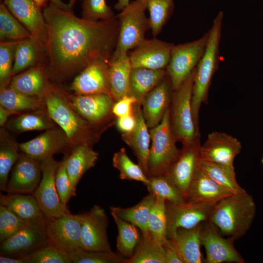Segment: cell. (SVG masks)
I'll use <instances>...</instances> for the list:
<instances>
[{"label": "cell", "instance_id": "277c9868", "mask_svg": "<svg viewBox=\"0 0 263 263\" xmlns=\"http://www.w3.org/2000/svg\"><path fill=\"white\" fill-rule=\"evenodd\" d=\"M223 17L224 13L221 11L214 19L212 27L208 31L206 50L195 69L191 108L194 121L198 129L200 107L207 100L212 76L218 66Z\"/></svg>", "mask_w": 263, "mask_h": 263}, {"label": "cell", "instance_id": "bcb514c9", "mask_svg": "<svg viewBox=\"0 0 263 263\" xmlns=\"http://www.w3.org/2000/svg\"><path fill=\"white\" fill-rule=\"evenodd\" d=\"M19 257L23 259L24 263H72L67 252L49 244Z\"/></svg>", "mask_w": 263, "mask_h": 263}, {"label": "cell", "instance_id": "f546056e", "mask_svg": "<svg viewBox=\"0 0 263 263\" xmlns=\"http://www.w3.org/2000/svg\"><path fill=\"white\" fill-rule=\"evenodd\" d=\"M0 204L29 223L45 217L34 195L20 193L0 194Z\"/></svg>", "mask_w": 263, "mask_h": 263}, {"label": "cell", "instance_id": "4fadbf2b", "mask_svg": "<svg viewBox=\"0 0 263 263\" xmlns=\"http://www.w3.org/2000/svg\"><path fill=\"white\" fill-rule=\"evenodd\" d=\"M46 216L42 220L31 223L15 235L0 243L2 255H22L48 244L46 231Z\"/></svg>", "mask_w": 263, "mask_h": 263}, {"label": "cell", "instance_id": "f907efd6", "mask_svg": "<svg viewBox=\"0 0 263 263\" xmlns=\"http://www.w3.org/2000/svg\"><path fill=\"white\" fill-rule=\"evenodd\" d=\"M66 160L67 157L60 162L55 177L56 187L59 199L66 206L70 198L76 195V188L71 185L68 174Z\"/></svg>", "mask_w": 263, "mask_h": 263}, {"label": "cell", "instance_id": "f6af8a7d", "mask_svg": "<svg viewBox=\"0 0 263 263\" xmlns=\"http://www.w3.org/2000/svg\"><path fill=\"white\" fill-rule=\"evenodd\" d=\"M67 253L74 263H127L128 259L118 252L87 251L80 247Z\"/></svg>", "mask_w": 263, "mask_h": 263}, {"label": "cell", "instance_id": "30bf717a", "mask_svg": "<svg viewBox=\"0 0 263 263\" xmlns=\"http://www.w3.org/2000/svg\"><path fill=\"white\" fill-rule=\"evenodd\" d=\"M82 214L68 212L56 218H46V231L48 244L68 252L82 248Z\"/></svg>", "mask_w": 263, "mask_h": 263}, {"label": "cell", "instance_id": "d6986e66", "mask_svg": "<svg viewBox=\"0 0 263 263\" xmlns=\"http://www.w3.org/2000/svg\"><path fill=\"white\" fill-rule=\"evenodd\" d=\"M174 44L156 38L145 39L129 56L132 67L166 69Z\"/></svg>", "mask_w": 263, "mask_h": 263}, {"label": "cell", "instance_id": "681fc988", "mask_svg": "<svg viewBox=\"0 0 263 263\" xmlns=\"http://www.w3.org/2000/svg\"><path fill=\"white\" fill-rule=\"evenodd\" d=\"M82 18L91 21L107 20L115 17L106 0H83Z\"/></svg>", "mask_w": 263, "mask_h": 263}, {"label": "cell", "instance_id": "74e56055", "mask_svg": "<svg viewBox=\"0 0 263 263\" xmlns=\"http://www.w3.org/2000/svg\"><path fill=\"white\" fill-rule=\"evenodd\" d=\"M54 121L42 112L21 114L9 120L8 129L15 133L34 130H46L54 127Z\"/></svg>", "mask_w": 263, "mask_h": 263}, {"label": "cell", "instance_id": "7c38bea8", "mask_svg": "<svg viewBox=\"0 0 263 263\" xmlns=\"http://www.w3.org/2000/svg\"><path fill=\"white\" fill-rule=\"evenodd\" d=\"M234 239L224 238L219 229L209 221L202 224L201 244L205 248L208 263H244V260L234 245Z\"/></svg>", "mask_w": 263, "mask_h": 263}, {"label": "cell", "instance_id": "9f6ffc18", "mask_svg": "<svg viewBox=\"0 0 263 263\" xmlns=\"http://www.w3.org/2000/svg\"><path fill=\"white\" fill-rule=\"evenodd\" d=\"M0 263H24V260L21 257L10 258L5 255L0 256Z\"/></svg>", "mask_w": 263, "mask_h": 263}, {"label": "cell", "instance_id": "4316f807", "mask_svg": "<svg viewBox=\"0 0 263 263\" xmlns=\"http://www.w3.org/2000/svg\"><path fill=\"white\" fill-rule=\"evenodd\" d=\"M132 67L128 53L111 57L109 62V78L111 94L115 101L130 94Z\"/></svg>", "mask_w": 263, "mask_h": 263}, {"label": "cell", "instance_id": "9a60e30c", "mask_svg": "<svg viewBox=\"0 0 263 263\" xmlns=\"http://www.w3.org/2000/svg\"><path fill=\"white\" fill-rule=\"evenodd\" d=\"M3 2L11 14L45 51L47 31L41 8L33 0H4Z\"/></svg>", "mask_w": 263, "mask_h": 263}, {"label": "cell", "instance_id": "603a6c76", "mask_svg": "<svg viewBox=\"0 0 263 263\" xmlns=\"http://www.w3.org/2000/svg\"><path fill=\"white\" fill-rule=\"evenodd\" d=\"M69 100L78 113L95 126L103 122L112 113L115 102L113 97L106 94L71 96Z\"/></svg>", "mask_w": 263, "mask_h": 263}, {"label": "cell", "instance_id": "44dd1931", "mask_svg": "<svg viewBox=\"0 0 263 263\" xmlns=\"http://www.w3.org/2000/svg\"><path fill=\"white\" fill-rule=\"evenodd\" d=\"M109 62L104 59L95 60L80 72L72 83L71 89L75 94H106L112 96Z\"/></svg>", "mask_w": 263, "mask_h": 263}, {"label": "cell", "instance_id": "11a10c76", "mask_svg": "<svg viewBox=\"0 0 263 263\" xmlns=\"http://www.w3.org/2000/svg\"><path fill=\"white\" fill-rule=\"evenodd\" d=\"M51 4L58 8L69 12H73V6L76 0H70L68 3H65L61 0H48Z\"/></svg>", "mask_w": 263, "mask_h": 263}, {"label": "cell", "instance_id": "6125c7cd", "mask_svg": "<svg viewBox=\"0 0 263 263\" xmlns=\"http://www.w3.org/2000/svg\"></svg>", "mask_w": 263, "mask_h": 263}, {"label": "cell", "instance_id": "4dcf8cb0", "mask_svg": "<svg viewBox=\"0 0 263 263\" xmlns=\"http://www.w3.org/2000/svg\"><path fill=\"white\" fill-rule=\"evenodd\" d=\"M166 69L152 70L132 67L129 95L134 96L141 105L145 96L166 75Z\"/></svg>", "mask_w": 263, "mask_h": 263}, {"label": "cell", "instance_id": "cb8c5ba5", "mask_svg": "<svg viewBox=\"0 0 263 263\" xmlns=\"http://www.w3.org/2000/svg\"><path fill=\"white\" fill-rule=\"evenodd\" d=\"M132 110L136 121L135 127L132 132L122 133L121 137L123 141L132 150L137 158L138 164L148 177L150 132L143 116L141 105L138 102L135 103Z\"/></svg>", "mask_w": 263, "mask_h": 263}, {"label": "cell", "instance_id": "816d5d0a", "mask_svg": "<svg viewBox=\"0 0 263 263\" xmlns=\"http://www.w3.org/2000/svg\"><path fill=\"white\" fill-rule=\"evenodd\" d=\"M137 102V100L134 96H125L115 101L112 108V113L117 117L131 114L133 112V105Z\"/></svg>", "mask_w": 263, "mask_h": 263}, {"label": "cell", "instance_id": "2e32d148", "mask_svg": "<svg viewBox=\"0 0 263 263\" xmlns=\"http://www.w3.org/2000/svg\"><path fill=\"white\" fill-rule=\"evenodd\" d=\"M180 154L166 176L179 189L185 199L190 183L199 168L201 160L200 139L182 145Z\"/></svg>", "mask_w": 263, "mask_h": 263}, {"label": "cell", "instance_id": "1f68e13d", "mask_svg": "<svg viewBox=\"0 0 263 263\" xmlns=\"http://www.w3.org/2000/svg\"><path fill=\"white\" fill-rule=\"evenodd\" d=\"M155 197L151 193L145 196L134 206L122 208L111 206V213H113L121 219L136 226L142 235L149 232L148 218L151 208L155 202Z\"/></svg>", "mask_w": 263, "mask_h": 263}, {"label": "cell", "instance_id": "c3c4849f", "mask_svg": "<svg viewBox=\"0 0 263 263\" xmlns=\"http://www.w3.org/2000/svg\"><path fill=\"white\" fill-rule=\"evenodd\" d=\"M29 224L5 206L0 205V243L26 227Z\"/></svg>", "mask_w": 263, "mask_h": 263}, {"label": "cell", "instance_id": "d590c367", "mask_svg": "<svg viewBox=\"0 0 263 263\" xmlns=\"http://www.w3.org/2000/svg\"><path fill=\"white\" fill-rule=\"evenodd\" d=\"M0 189L6 191L9 173L19 154V144L3 129L0 130Z\"/></svg>", "mask_w": 263, "mask_h": 263}, {"label": "cell", "instance_id": "836d02e7", "mask_svg": "<svg viewBox=\"0 0 263 263\" xmlns=\"http://www.w3.org/2000/svg\"><path fill=\"white\" fill-rule=\"evenodd\" d=\"M127 263H166L163 243L149 231L142 235L133 255Z\"/></svg>", "mask_w": 263, "mask_h": 263}, {"label": "cell", "instance_id": "8fae6325", "mask_svg": "<svg viewBox=\"0 0 263 263\" xmlns=\"http://www.w3.org/2000/svg\"><path fill=\"white\" fill-rule=\"evenodd\" d=\"M214 206L200 202L175 204L166 201L168 238L179 228H191L208 221Z\"/></svg>", "mask_w": 263, "mask_h": 263}, {"label": "cell", "instance_id": "6f0895ef", "mask_svg": "<svg viewBox=\"0 0 263 263\" xmlns=\"http://www.w3.org/2000/svg\"><path fill=\"white\" fill-rule=\"evenodd\" d=\"M14 113L9 111L0 106V126H3L6 123L8 117Z\"/></svg>", "mask_w": 263, "mask_h": 263}, {"label": "cell", "instance_id": "9c48e42d", "mask_svg": "<svg viewBox=\"0 0 263 263\" xmlns=\"http://www.w3.org/2000/svg\"><path fill=\"white\" fill-rule=\"evenodd\" d=\"M60 162L53 157L40 161L42 172L40 183L34 196L47 217L56 218L69 212L59 198L55 183V177Z\"/></svg>", "mask_w": 263, "mask_h": 263}, {"label": "cell", "instance_id": "f5cc1de1", "mask_svg": "<svg viewBox=\"0 0 263 263\" xmlns=\"http://www.w3.org/2000/svg\"><path fill=\"white\" fill-rule=\"evenodd\" d=\"M163 246L166 263H183V262L170 239L168 238Z\"/></svg>", "mask_w": 263, "mask_h": 263}, {"label": "cell", "instance_id": "83f0119b", "mask_svg": "<svg viewBox=\"0 0 263 263\" xmlns=\"http://www.w3.org/2000/svg\"><path fill=\"white\" fill-rule=\"evenodd\" d=\"M98 155L89 145L80 144L72 148L71 154L67 157L66 166L71 184L74 188H76L83 174L95 166Z\"/></svg>", "mask_w": 263, "mask_h": 263}, {"label": "cell", "instance_id": "ba28073f", "mask_svg": "<svg viewBox=\"0 0 263 263\" xmlns=\"http://www.w3.org/2000/svg\"><path fill=\"white\" fill-rule=\"evenodd\" d=\"M209 31L191 42L174 45L166 68L172 89L176 90L196 67L206 50Z\"/></svg>", "mask_w": 263, "mask_h": 263}, {"label": "cell", "instance_id": "ab89813d", "mask_svg": "<svg viewBox=\"0 0 263 263\" xmlns=\"http://www.w3.org/2000/svg\"><path fill=\"white\" fill-rule=\"evenodd\" d=\"M32 37L30 32L7 9L4 2L0 4V40L19 41Z\"/></svg>", "mask_w": 263, "mask_h": 263}, {"label": "cell", "instance_id": "f35d334b", "mask_svg": "<svg viewBox=\"0 0 263 263\" xmlns=\"http://www.w3.org/2000/svg\"><path fill=\"white\" fill-rule=\"evenodd\" d=\"M42 102L39 98H36L34 96L22 94L9 86L0 89V106L14 113L40 109L42 106Z\"/></svg>", "mask_w": 263, "mask_h": 263}, {"label": "cell", "instance_id": "f1b7e54d", "mask_svg": "<svg viewBox=\"0 0 263 263\" xmlns=\"http://www.w3.org/2000/svg\"><path fill=\"white\" fill-rule=\"evenodd\" d=\"M49 84L43 67L35 66L13 76L9 87L22 94L40 98Z\"/></svg>", "mask_w": 263, "mask_h": 263}, {"label": "cell", "instance_id": "7dc6e473", "mask_svg": "<svg viewBox=\"0 0 263 263\" xmlns=\"http://www.w3.org/2000/svg\"><path fill=\"white\" fill-rule=\"evenodd\" d=\"M19 41H4L0 43V89L8 86L13 77L15 51Z\"/></svg>", "mask_w": 263, "mask_h": 263}, {"label": "cell", "instance_id": "5bb4252c", "mask_svg": "<svg viewBox=\"0 0 263 263\" xmlns=\"http://www.w3.org/2000/svg\"><path fill=\"white\" fill-rule=\"evenodd\" d=\"M108 221L105 210L95 205L82 214L81 241L82 248L87 251L113 252L107 229Z\"/></svg>", "mask_w": 263, "mask_h": 263}, {"label": "cell", "instance_id": "e0dca14e", "mask_svg": "<svg viewBox=\"0 0 263 263\" xmlns=\"http://www.w3.org/2000/svg\"><path fill=\"white\" fill-rule=\"evenodd\" d=\"M242 149L241 143L226 133H209L200 147L201 159L234 168V160Z\"/></svg>", "mask_w": 263, "mask_h": 263}, {"label": "cell", "instance_id": "ac0fdd59", "mask_svg": "<svg viewBox=\"0 0 263 263\" xmlns=\"http://www.w3.org/2000/svg\"><path fill=\"white\" fill-rule=\"evenodd\" d=\"M19 147L23 152L39 161L73 148L64 131L56 128L45 130L32 140L19 144Z\"/></svg>", "mask_w": 263, "mask_h": 263}, {"label": "cell", "instance_id": "5b68a950", "mask_svg": "<svg viewBox=\"0 0 263 263\" xmlns=\"http://www.w3.org/2000/svg\"><path fill=\"white\" fill-rule=\"evenodd\" d=\"M196 68L177 88L173 91L169 107V120L177 141L191 144L199 138V130L193 117L191 98Z\"/></svg>", "mask_w": 263, "mask_h": 263}, {"label": "cell", "instance_id": "8992f818", "mask_svg": "<svg viewBox=\"0 0 263 263\" xmlns=\"http://www.w3.org/2000/svg\"><path fill=\"white\" fill-rule=\"evenodd\" d=\"M151 141L148 160V177L166 175L178 159L181 149L172 132L169 120V108L160 123L150 129Z\"/></svg>", "mask_w": 263, "mask_h": 263}, {"label": "cell", "instance_id": "91938a15", "mask_svg": "<svg viewBox=\"0 0 263 263\" xmlns=\"http://www.w3.org/2000/svg\"><path fill=\"white\" fill-rule=\"evenodd\" d=\"M38 5V6L41 8L45 7L47 5V2L48 0H33Z\"/></svg>", "mask_w": 263, "mask_h": 263}, {"label": "cell", "instance_id": "7a4b0ae2", "mask_svg": "<svg viewBox=\"0 0 263 263\" xmlns=\"http://www.w3.org/2000/svg\"><path fill=\"white\" fill-rule=\"evenodd\" d=\"M50 118L64 131L74 147L80 144L92 146L98 138L95 126L76 111L62 91L50 84L40 98Z\"/></svg>", "mask_w": 263, "mask_h": 263}, {"label": "cell", "instance_id": "484cf974", "mask_svg": "<svg viewBox=\"0 0 263 263\" xmlns=\"http://www.w3.org/2000/svg\"><path fill=\"white\" fill-rule=\"evenodd\" d=\"M203 223L191 228H179L169 238L178 251L183 263H201L203 261L200 251L201 232Z\"/></svg>", "mask_w": 263, "mask_h": 263}, {"label": "cell", "instance_id": "e575fe53", "mask_svg": "<svg viewBox=\"0 0 263 263\" xmlns=\"http://www.w3.org/2000/svg\"><path fill=\"white\" fill-rule=\"evenodd\" d=\"M116 225L118 235L116 248L118 252L126 258H130L134 254L140 240L138 228L133 224L126 221L111 213Z\"/></svg>", "mask_w": 263, "mask_h": 263}, {"label": "cell", "instance_id": "6da1fadb", "mask_svg": "<svg viewBox=\"0 0 263 263\" xmlns=\"http://www.w3.org/2000/svg\"><path fill=\"white\" fill-rule=\"evenodd\" d=\"M47 31L45 54L49 70L64 80L98 59L110 60L116 48L119 24L113 19L91 21L50 3L43 10Z\"/></svg>", "mask_w": 263, "mask_h": 263}, {"label": "cell", "instance_id": "8d00e7d4", "mask_svg": "<svg viewBox=\"0 0 263 263\" xmlns=\"http://www.w3.org/2000/svg\"><path fill=\"white\" fill-rule=\"evenodd\" d=\"M199 167L210 178L233 193L246 192L237 181L234 168L201 159Z\"/></svg>", "mask_w": 263, "mask_h": 263}, {"label": "cell", "instance_id": "680465c9", "mask_svg": "<svg viewBox=\"0 0 263 263\" xmlns=\"http://www.w3.org/2000/svg\"><path fill=\"white\" fill-rule=\"evenodd\" d=\"M130 2V0H117V3L114 5V9L117 11H121L127 6Z\"/></svg>", "mask_w": 263, "mask_h": 263}, {"label": "cell", "instance_id": "94428289", "mask_svg": "<svg viewBox=\"0 0 263 263\" xmlns=\"http://www.w3.org/2000/svg\"><path fill=\"white\" fill-rule=\"evenodd\" d=\"M262 164H263V156L262 159Z\"/></svg>", "mask_w": 263, "mask_h": 263}, {"label": "cell", "instance_id": "3957f363", "mask_svg": "<svg viewBox=\"0 0 263 263\" xmlns=\"http://www.w3.org/2000/svg\"><path fill=\"white\" fill-rule=\"evenodd\" d=\"M256 211V205L251 195L246 191L235 193L214 205L208 221L223 235L236 240L248 231Z\"/></svg>", "mask_w": 263, "mask_h": 263}, {"label": "cell", "instance_id": "b9f144b4", "mask_svg": "<svg viewBox=\"0 0 263 263\" xmlns=\"http://www.w3.org/2000/svg\"><path fill=\"white\" fill-rule=\"evenodd\" d=\"M149 12L150 29L154 37L162 31L173 13L174 0H145Z\"/></svg>", "mask_w": 263, "mask_h": 263}, {"label": "cell", "instance_id": "60d3db41", "mask_svg": "<svg viewBox=\"0 0 263 263\" xmlns=\"http://www.w3.org/2000/svg\"><path fill=\"white\" fill-rule=\"evenodd\" d=\"M145 185L150 193L173 203L180 204L186 199L179 189L166 175L150 177Z\"/></svg>", "mask_w": 263, "mask_h": 263}, {"label": "cell", "instance_id": "ffe728a7", "mask_svg": "<svg viewBox=\"0 0 263 263\" xmlns=\"http://www.w3.org/2000/svg\"><path fill=\"white\" fill-rule=\"evenodd\" d=\"M40 161L22 152L11 169L8 182V193H32L41 179Z\"/></svg>", "mask_w": 263, "mask_h": 263}, {"label": "cell", "instance_id": "d4e9b609", "mask_svg": "<svg viewBox=\"0 0 263 263\" xmlns=\"http://www.w3.org/2000/svg\"><path fill=\"white\" fill-rule=\"evenodd\" d=\"M233 194L235 193L212 180L199 167L189 187L186 201L215 205Z\"/></svg>", "mask_w": 263, "mask_h": 263}, {"label": "cell", "instance_id": "d6a6232c", "mask_svg": "<svg viewBox=\"0 0 263 263\" xmlns=\"http://www.w3.org/2000/svg\"><path fill=\"white\" fill-rule=\"evenodd\" d=\"M45 51L32 37L18 41L15 51L13 76L36 66Z\"/></svg>", "mask_w": 263, "mask_h": 263}, {"label": "cell", "instance_id": "7bdbcfd3", "mask_svg": "<svg viewBox=\"0 0 263 263\" xmlns=\"http://www.w3.org/2000/svg\"><path fill=\"white\" fill-rule=\"evenodd\" d=\"M113 165L119 171V177L121 180L140 182L145 185L149 182V178L142 169L132 161L124 148L113 154Z\"/></svg>", "mask_w": 263, "mask_h": 263}, {"label": "cell", "instance_id": "ee69618b", "mask_svg": "<svg viewBox=\"0 0 263 263\" xmlns=\"http://www.w3.org/2000/svg\"><path fill=\"white\" fill-rule=\"evenodd\" d=\"M155 198L149 215L148 229L156 239L164 243L168 238L166 200Z\"/></svg>", "mask_w": 263, "mask_h": 263}, {"label": "cell", "instance_id": "52a82bcc", "mask_svg": "<svg viewBox=\"0 0 263 263\" xmlns=\"http://www.w3.org/2000/svg\"><path fill=\"white\" fill-rule=\"evenodd\" d=\"M145 0H134L116 16L119 33L116 48L112 57L128 53L145 39V34L150 29L149 19L146 17Z\"/></svg>", "mask_w": 263, "mask_h": 263}, {"label": "cell", "instance_id": "7402d4cb", "mask_svg": "<svg viewBox=\"0 0 263 263\" xmlns=\"http://www.w3.org/2000/svg\"><path fill=\"white\" fill-rule=\"evenodd\" d=\"M173 90L168 75L144 97L141 106L144 117L149 129L161 121L169 108Z\"/></svg>", "mask_w": 263, "mask_h": 263}, {"label": "cell", "instance_id": "db71d44e", "mask_svg": "<svg viewBox=\"0 0 263 263\" xmlns=\"http://www.w3.org/2000/svg\"><path fill=\"white\" fill-rule=\"evenodd\" d=\"M136 123V118L133 112L131 114L117 117L116 121V127L122 133L132 132L135 128Z\"/></svg>", "mask_w": 263, "mask_h": 263}]
</instances>
